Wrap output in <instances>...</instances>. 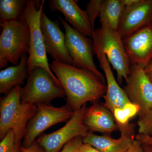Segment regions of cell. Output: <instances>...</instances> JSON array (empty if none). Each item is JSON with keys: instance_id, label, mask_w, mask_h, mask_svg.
Returning a JSON list of instances; mask_svg holds the SVG:
<instances>
[{"instance_id": "obj_1", "label": "cell", "mask_w": 152, "mask_h": 152, "mask_svg": "<svg viewBox=\"0 0 152 152\" xmlns=\"http://www.w3.org/2000/svg\"><path fill=\"white\" fill-rule=\"evenodd\" d=\"M50 67L65 93L67 104L75 112L105 94L106 83L90 71L54 61Z\"/></svg>"}, {"instance_id": "obj_2", "label": "cell", "mask_w": 152, "mask_h": 152, "mask_svg": "<svg viewBox=\"0 0 152 152\" xmlns=\"http://www.w3.org/2000/svg\"><path fill=\"white\" fill-rule=\"evenodd\" d=\"M21 89L19 86L15 87L0 101V139L12 130L16 145L19 148L28 123L37 109L36 105L21 102Z\"/></svg>"}, {"instance_id": "obj_3", "label": "cell", "mask_w": 152, "mask_h": 152, "mask_svg": "<svg viewBox=\"0 0 152 152\" xmlns=\"http://www.w3.org/2000/svg\"><path fill=\"white\" fill-rule=\"evenodd\" d=\"M2 29L0 36V68L8 63L19 64L23 55L28 54L30 30L24 15L15 20L0 21Z\"/></svg>"}, {"instance_id": "obj_4", "label": "cell", "mask_w": 152, "mask_h": 152, "mask_svg": "<svg viewBox=\"0 0 152 152\" xmlns=\"http://www.w3.org/2000/svg\"><path fill=\"white\" fill-rule=\"evenodd\" d=\"M45 1L28 0L23 13L30 30V48L28 57V75L36 68L40 67L48 71L58 85L61 87L52 72L48 61L47 52L41 29V17Z\"/></svg>"}, {"instance_id": "obj_5", "label": "cell", "mask_w": 152, "mask_h": 152, "mask_svg": "<svg viewBox=\"0 0 152 152\" xmlns=\"http://www.w3.org/2000/svg\"><path fill=\"white\" fill-rule=\"evenodd\" d=\"M100 27L92 33L93 48L99 50L105 54L109 63L117 72L120 86L130 73L129 61L125 52L123 39L118 31L102 23Z\"/></svg>"}, {"instance_id": "obj_6", "label": "cell", "mask_w": 152, "mask_h": 152, "mask_svg": "<svg viewBox=\"0 0 152 152\" xmlns=\"http://www.w3.org/2000/svg\"><path fill=\"white\" fill-rule=\"evenodd\" d=\"M66 96L63 88L58 85L48 72L36 68L29 75L26 84L21 91V102L37 105L48 104L54 99Z\"/></svg>"}, {"instance_id": "obj_7", "label": "cell", "mask_w": 152, "mask_h": 152, "mask_svg": "<svg viewBox=\"0 0 152 152\" xmlns=\"http://www.w3.org/2000/svg\"><path fill=\"white\" fill-rule=\"evenodd\" d=\"M65 31L66 45L75 66L91 72L106 83L103 74L98 69L94 59L93 41L59 17Z\"/></svg>"}, {"instance_id": "obj_8", "label": "cell", "mask_w": 152, "mask_h": 152, "mask_svg": "<svg viewBox=\"0 0 152 152\" xmlns=\"http://www.w3.org/2000/svg\"><path fill=\"white\" fill-rule=\"evenodd\" d=\"M37 106L35 115L28 123L22 146H30L46 130L69 121L75 113L67 104L59 107L48 104H39Z\"/></svg>"}, {"instance_id": "obj_9", "label": "cell", "mask_w": 152, "mask_h": 152, "mask_svg": "<svg viewBox=\"0 0 152 152\" xmlns=\"http://www.w3.org/2000/svg\"><path fill=\"white\" fill-rule=\"evenodd\" d=\"M87 104L75 112L73 116L61 128L50 134L41 135L37 142L45 152H58L68 142L76 137L83 138L88 134L84 124Z\"/></svg>"}, {"instance_id": "obj_10", "label": "cell", "mask_w": 152, "mask_h": 152, "mask_svg": "<svg viewBox=\"0 0 152 152\" xmlns=\"http://www.w3.org/2000/svg\"><path fill=\"white\" fill-rule=\"evenodd\" d=\"M144 69L130 64L129 75L123 89L131 102L138 106L139 118L145 116L152 107V83Z\"/></svg>"}, {"instance_id": "obj_11", "label": "cell", "mask_w": 152, "mask_h": 152, "mask_svg": "<svg viewBox=\"0 0 152 152\" xmlns=\"http://www.w3.org/2000/svg\"><path fill=\"white\" fill-rule=\"evenodd\" d=\"M41 24L47 53L54 61L75 66L66 46L65 34L60 28L59 23L49 19L43 11Z\"/></svg>"}, {"instance_id": "obj_12", "label": "cell", "mask_w": 152, "mask_h": 152, "mask_svg": "<svg viewBox=\"0 0 152 152\" xmlns=\"http://www.w3.org/2000/svg\"><path fill=\"white\" fill-rule=\"evenodd\" d=\"M123 41L130 64L145 68L152 59V25L137 31Z\"/></svg>"}, {"instance_id": "obj_13", "label": "cell", "mask_w": 152, "mask_h": 152, "mask_svg": "<svg viewBox=\"0 0 152 152\" xmlns=\"http://www.w3.org/2000/svg\"><path fill=\"white\" fill-rule=\"evenodd\" d=\"M152 25V0H139L132 6L125 7L118 31L122 39Z\"/></svg>"}, {"instance_id": "obj_14", "label": "cell", "mask_w": 152, "mask_h": 152, "mask_svg": "<svg viewBox=\"0 0 152 152\" xmlns=\"http://www.w3.org/2000/svg\"><path fill=\"white\" fill-rule=\"evenodd\" d=\"M94 52L97 58L100 67L104 71L107 81L106 93L103 96L104 102L102 103L113 114L115 109H122L131 102L115 78L105 54L97 49H94Z\"/></svg>"}, {"instance_id": "obj_15", "label": "cell", "mask_w": 152, "mask_h": 152, "mask_svg": "<svg viewBox=\"0 0 152 152\" xmlns=\"http://www.w3.org/2000/svg\"><path fill=\"white\" fill-rule=\"evenodd\" d=\"M75 0H50L49 7L52 12L58 11L74 28L92 39L93 30L85 11L78 5Z\"/></svg>"}, {"instance_id": "obj_16", "label": "cell", "mask_w": 152, "mask_h": 152, "mask_svg": "<svg viewBox=\"0 0 152 152\" xmlns=\"http://www.w3.org/2000/svg\"><path fill=\"white\" fill-rule=\"evenodd\" d=\"M84 124L88 132L91 133L110 134L118 130L113 113L98 102L87 109Z\"/></svg>"}, {"instance_id": "obj_17", "label": "cell", "mask_w": 152, "mask_h": 152, "mask_svg": "<svg viewBox=\"0 0 152 152\" xmlns=\"http://www.w3.org/2000/svg\"><path fill=\"white\" fill-rule=\"evenodd\" d=\"M135 137L121 133L119 138L115 139L108 136L96 135L89 132L83 140V143L89 144L102 152H126Z\"/></svg>"}, {"instance_id": "obj_18", "label": "cell", "mask_w": 152, "mask_h": 152, "mask_svg": "<svg viewBox=\"0 0 152 152\" xmlns=\"http://www.w3.org/2000/svg\"><path fill=\"white\" fill-rule=\"evenodd\" d=\"M28 56H22L19 64L9 67L0 72V94H8L17 86L24 84L28 77Z\"/></svg>"}, {"instance_id": "obj_19", "label": "cell", "mask_w": 152, "mask_h": 152, "mask_svg": "<svg viewBox=\"0 0 152 152\" xmlns=\"http://www.w3.org/2000/svg\"><path fill=\"white\" fill-rule=\"evenodd\" d=\"M124 8L122 0H104L100 23H105L117 31Z\"/></svg>"}, {"instance_id": "obj_20", "label": "cell", "mask_w": 152, "mask_h": 152, "mask_svg": "<svg viewBox=\"0 0 152 152\" xmlns=\"http://www.w3.org/2000/svg\"><path fill=\"white\" fill-rule=\"evenodd\" d=\"M139 111L138 106L132 102L126 104L122 109H116L114 110L113 115L121 133L135 137L134 128L130 124L129 121L131 118L138 115Z\"/></svg>"}, {"instance_id": "obj_21", "label": "cell", "mask_w": 152, "mask_h": 152, "mask_svg": "<svg viewBox=\"0 0 152 152\" xmlns=\"http://www.w3.org/2000/svg\"><path fill=\"white\" fill-rule=\"evenodd\" d=\"M27 2L26 0H1L0 21L15 20L20 17Z\"/></svg>"}, {"instance_id": "obj_22", "label": "cell", "mask_w": 152, "mask_h": 152, "mask_svg": "<svg viewBox=\"0 0 152 152\" xmlns=\"http://www.w3.org/2000/svg\"><path fill=\"white\" fill-rule=\"evenodd\" d=\"M104 0H91L86 7V12L93 31L95 30V22L100 16Z\"/></svg>"}, {"instance_id": "obj_23", "label": "cell", "mask_w": 152, "mask_h": 152, "mask_svg": "<svg viewBox=\"0 0 152 152\" xmlns=\"http://www.w3.org/2000/svg\"><path fill=\"white\" fill-rule=\"evenodd\" d=\"M1 140L0 152H21L20 147L19 148L16 145L15 134L12 130L9 131Z\"/></svg>"}, {"instance_id": "obj_24", "label": "cell", "mask_w": 152, "mask_h": 152, "mask_svg": "<svg viewBox=\"0 0 152 152\" xmlns=\"http://www.w3.org/2000/svg\"><path fill=\"white\" fill-rule=\"evenodd\" d=\"M137 124L138 134L152 136V107L145 116L139 118Z\"/></svg>"}, {"instance_id": "obj_25", "label": "cell", "mask_w": 152, "mask_h": 152, "mask_svg": "<svg viewBox=\"0 0 152 152\" xmlns=\"http://www.w3.org/2000/svg\"><path fill=\"white\" fill-rule=\"evenodd\" d=\"M83 138L77 137L71 140L64 147L61 152H79L83 142Z\"/></svg>"}, {"instance_id": "obj_26", "label": "cell", "mask_w": 152, "mask_h": 152, "mask_svg": "<svg viewBox=\"0 0 152 152\" xmlns=\"http://www.w3.org/2000/svg\"><path fill=\"white\" fill-rule=\"evenodd\" d=\"M20 149L21 152H45L43 148L36 141L30 146L24 147L21 146Z\"/></svg>"}, {"instance_id": "obj_27", "label": "cell", "mask_w": 152, "mask_h": 152, "mask_svg": "<svg viewBox=\"0 0 152 152\" xmlns=\"http://www.w3.org/2000/svg\"><path fill=\"white\" fill-rule=\"evenodd\" d=\"M135 139L142 145H151L152 144V136L137 134Z\"/></svg>"}, {"instance_id": "obj_28", "label": "cell", "mask_w": 152, "mask_h": 152, "mask_svg": "<svg viewBox=\"0 0 152 152\" xmlns=\"http://www.w3.org/2000/svg\"><path fill=\"white\" fill-rule=\"evenodd\" d=\"M126 152H144L142 147L138 142L134 139Z\"/></svg>"}, {"instance_id": "obj_29", "label": "cell", "mask_w": 152, "mask_h": 152, "mask_svg": "<svg viewBox=\"0 0 152 152\" xmlns=\"http://www.w3.org/2000/svg\"><path fill=\"white\" fill-rule=\"evenodd\" d=\"M79 152H102L95 148L91 145L83 143L80 148Z\"/></svg>"}, {"instance_id": "obj_30", "label": "cell", "mask_w": 152, "mask_h": 152, "mask_svg": "<svg viewBox=\"0 0 152 152\" xmlns=\"http://www.w3.org/2000/svg\"><path fill=\"white\" fill-rule=\"evenodd\" d=\"M144 71L152 83V59L145 68Z\"/></svg>"}, {"instance_id": "obj_31", "label": "cell", "mask_w": 152, "mask_h": 152, "mask_svg": "<svg viewBox=\"0 0 152 152\" xmlns=\"http://www.w3.org/2000/svg\"><path fill=\"white\" fill-rule=\"evenodd\" d=\"M139 0H122L124 7L132 6L138 2Z\"/></svg>"}, {"instance_id": "obj_32", "label": "cell", "mask_w": 152, "mask_h": 152, "mask_svg": "<svg viewBox=\"0 0 152 152\" xmlns=\"http://www.w3.org/2000/svg\"><path fill=\"white\" fill-rule=\"evenodd\" d=\"M142 146L144 152H152V144L151 145Z\"/></svg>"}]
</instances>
